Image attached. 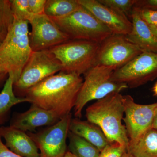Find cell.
Segmentation results:
<instances>
[{"mask_svg":"<svg viewBox=\"0 0 157 157\" xmlns=\"http://www.w3.org/2000/svg\"><path fill=\"white\" fill-rule=\"evenodd\" d=\"M134 7L138 9L157 10V0H137Z\"/></svg>","mask_w":157,"mask_h":157,"instance_id":"cell-28","label":"cell"},{"mask_svg":"<svg viewBox=\"0 0 157 157\" xmlns=\"http://www.w3.org/2000/svg\"><path fill=\"white\" fill-rule=\"evenodd\" d=\"M77 0H46L44 13L51 18L67 16L81 8Z\"/></svg>","mask_w":157,"mask_h":157,"instance_id":"cell-20","label":"cell"},{"mask_svg":"<svg viewBox=\"0 0 157 157\" xmlns=\"http://www.w3.org/2000/svg\"><path fill=\"white\" fill-rule=\"evenodd\" d=\"M124 114L123 96L120 93L98 100L86 110L87 121L98 126L110 143H119L127 150L130 140L122 124Z\"/></svg>","mask_w":157,"mask_h":157,"instance_id":"cell-2","label":"cell"},{"mask_svg":"<svg viewBox=\"0 0 157 157\" xmlns=\"http://www.w3.org/2000/svg\"><path fill=\"white\" fill-rule=\"evenodd\" d=\"M29 8L33 15L45 14L46 0H28Z\"/></svg>","mask_w":157,"mask_h":157,"instance_id":"cell-27","label":"cell"},{"mask_svg":"<svg viewBox=\"0 0 157 157\" xmlns=\"http://www.w3.org/2000/svg\"><path fill=\"white\" fill-rule=\"evenodd\" d=\"M100 44L85 40H69L49 49L61 64L62 71L84 75L96 66Z\"/></svg>","mask_w":157,"mask_h":157,"instance_id":"cell-5","label":"cell"},{"mask_svg":"<svg viewBox=\"0 0 157 157\" xmlns=\"http://www.w3.org/2000/svg\"><path fill=\"white\" fill-rule=\"evenodd\" d=\"M62 70L61 64L49 49L33 51L13 85L14 94L22 98L27 90Z\"/></svg>","mask_w":157,"mask_h":157,"instance_id":"cell-7","label":"cell"},{"mask_svg":"<svg viewBox=\"0 0 157 157\" xmlns=\"http://www.w3.org/2000/svg\"><path fill=\"white\" fill-rule=\"evenodd\" d=\"M29 22L32 28L29 37L33 51L49 49L70 40L45 14L33 15Z\"/></svg>","mask_w":157,"mask_h":157,"instance_id":"cell-12","label":"cell"},{"mask_svg":"<svg viewBox=\"0 0 157 157\" xmlns=\"http://www.w3.org/2000/svg\"><path fill=\"white\" fill-rule=\"evenodd\" d=\"M8 76V75L0 73V86L4 82H6Z\"/></svg>","mask_w":157,"mask_h":157,"instance_id":"cell-30","label":"cell"},{"mask_svg":"<svg viewBox=\"0 0 157 157\" xmlns=\"http://www.w3.org/2000/svg\"><path fill=\"white\" fill-rule=\"evenodd\" d=\"M82 7L115 35L127 36L132 30V21L124 14L104 6L98 0H77Z\"/></svg>","mask_w":157,"mask_h":157,"instance_id":"cell-13","label":"cell"},{"mask_svg":"<svg viewBox=\"0 0 157 157\" xmlns=\"http://www.w3.org/2000/svg\"><path fill=\"white\" fill-rule=\"evenodd\" d=\"M70 131L84 138L101 152L110 143L101 129L88 121L80 120L77 118L72 119Z\"/></svg>","mask_w":157,"mask_h":157,"instance_id":"cell-17","label":"cell"},{"mask_svg":"<svg viewBox=\"0 0 157 157\" xmlns=\"http://www.w3.org/2000/svg\"><path fill=\"white\" fill-rule=\"evenodd\" d=\"M127 153L124 147L119 143H110L101 152L98 157H124Z\"/></svg>","mask_w":157,"mask_h":157,"instance_id":"cell-25","label":"cell"},{"mask_svg":"<svg viewBox=\"0 0 157 157\" xmlns=\"http://www.w3.org/2000/svg\"><path fill=\"white\" fill-rule=\"evenodd\" d=\"M51 18L70 40H88L101 44L113 34L109 29L82 6L67 16Z\"/></svg>","mask_w":157,"mask_h":157,"instance_id":"cell-6","label":"cell"},{"mask_svg":"<svg viewBox=\"0 0 157 157\" xmlns=\"http://www.w3.org/2000/svg\"><path fill=\"white\" fill-rule=\"evenodd\" d=\"M71 113L58 122L38 132L28 135L40 150L39 157H62L67 152V139L72 120Z\"/></svg>","mask_w":157,"mask_h":157,"instance_id":"cell-9","label":"cell"},{"mask_svg":"<svg viewBox=\"0 0 157 157\" xmlns=\"http://www.w3.org/2000/svg\"><path fill=\"white\" fill-rule=\"evenodd\" d=\"M153 33L157 38V26L149 25Z\"/></svg>","mask_w":157,"mask_h":157,"instance_id":"cell-31","label":"cell"},{"mask_svg":"<svg viewBox=\"0 0 157 157\" xmlns=\"http://www.w3.org/2000/svg\"><path fill=\"white\" fill-rule=\"evenodd\" d=\"M62 157H77L74 155L72 153L70 152V151H67V152Z\"/></svg>","mask_w":157,"mask_h":157,"instance_id":"cell-33","label":"cell"},{"mask_svg":"<svg viewBox=\"0 0 157 157\" xmlns=\"http://www.w3.org/2000/svg\"><path fill=\"white\" fill-rule=\"evenodd\" d=\"M14 17L9 0H0V34L6 37Z\"/></svg>","mask_w":157,"mask_h":157,"instance_id":"cell-22","label":"cell"},{"mask_svg":"<svg viewBox=\"0 0 157 157\" xmlns=\"http://www.w3.org/2000/svg\"><path fill=\"white\" fill-rule=\"evenodd\" d=\"M130 17L132 18V30L125 36L126 39L143 51L157 53V38L135 7Z\"/></svg>","mask_w":157,"mask_h":157,"instance_id":"cell-16","label":"cell"},{"mask_svg":"<svg viewBox=\"0 0 157 157\" xmlns=\"http://www.w3.org/2000/svg\"><path fill=\"white\" fill-rule=\"evenodd\" d=\"M153 92L155 95L157 96V82L154 86L153 88Z\"/></svg>","mask_w":157,"mask_h":157,"instance_id":"cell-34","label":"cell"},{"mask_svg":"<svg viewBox=\"0 0 157 157\" xmlns=\"http://www.w3.org/2000/svg\"><path fill=\"white\" fill-rule=\"evenodd\" d=\"M143 51L123 35L112 34L100 44L96 65L114 68L123 67Z\"/></svg>","mask_w":157,"mask_h":157,"instance_id":"cell-10","label":"cell"},{"mask_svg":"<svg viewBox=\"0 0 157 157\" xmlns=\"http://www.w3.org/2000/svg\"><path fill=\"white\" fill-rule=\"evenodd\" d=\"M114 70L111 67L96 65L84 74L83 83L74 108L76 118L82 117V109L90 101H98L109 94L120 93L128 88L125 83L112 80Z\"/></svg>","mask_w":157,"mask_h":157,"instance_id":"cell-4","label":"cell"},{"mask_svg":"<svg viewBox=\"0 0 157 157\" xmlns=\"http://www.w3.org/2000/svg\"><path fill=\"white\" fill-rule=\"evenodd\" d=\"M157 77V53L144 51L123 67L114 70L111 79L135 88Z\"/></svg>","mask_w":157,"mask_h":157,"instance_id":"cell-8","label":"cell"},{"mask_svg":"<svg viewBox=\"0 0 157 157\" xmlns=\"http://www.w3.org/2000/svg\"><path fill=\"white\" fill-rule=\"evenodd\" d=\"M127 153L134 157H157V130L151 128L136 140H130Z\"/></svg>","mask_w":157,"mask_h":157,"instance_id":"cell-18","label":"cell"},{"mask_svg":"<svg viewBox=\"0 0 157 157\" xmlns=\"http://www.w3.org/2000/svg\"><path fill=\"white\" fill-rule=\"evenodd\" d=\"M0 136V157H22L14 153L3 143Z\"/></svg>","mask_w":157,"mask_h":157,"instance_id":"cell-29","label":"cell"},{"mask_svg":"<svg viewBox=\"0 0 157 157\" xmlns=\"http://www.w3.org/2000/svg\"><path fill=\"white\" fill-rule=\"evenodd\" d=\"M5 38V36H2V35H1L0 34V45H1V44H2V42L4 40V38Z\"/></svg>","mask_w":157,"mask_h":157,"instance_id":"cell-35","label":"cell"},{"mask_svg":"<svg viewBox=\"0 0 157 157\" xmlns=\"http://www.w3.org/2000/svg\"><path fill=\"white\" fill-rule=\"evenodd\" d=\"M128 157H134L132 156L131 155H129L128 154Z\"/></svg>","mask_w":157,"mask_h":157,"instance_id":"cell-37","label":"cell"},{"mask_svg":"<svg viewBox=\"0 0 157 157\" xmlns=\"http://www.w3.org/2000/svg\"><path fill=\"white\" fill-rule=\"evenodd\" d=\"M54 113L32 104L28 110L14 114L11 119L10 126L24 132H36L39 127L50 126L61 119Z\"/></svg>","mask_w":157,"mask_h":157,"instance_id":"cell-14","label":"cell"},{"mask_svg":"<svg viewBox=\"0 0 157 157\" xmlns=\"http://www.w3.org/2000/svg\"><path fill=\"white\" fill-rule=\"evenodd\" d=\"M104 6L113 9L127 17L131 16L137 0H98Z\"/></svg>","mask_w":157,"mask_h":157,"instance_id":"cell-23","label":"cell"},{"mask_svg":"<svg viewBox=\"0 0 157 157\" xmlns=\"http://www.w3.org/2000/svg\"><path fill=\"white\" fill-rule=\"evenodd\" d=\"M0 136L6 141V146L22 157H39V149L25 132L10 126L0 127Z\"/></svg>","mask_w":157,"mask_h":157,"instance_id":"cell-15","label":"cell"},{"mask_svg":"<svg viewBox=\"0 0 157 157\" xmlns=\"http://www.w3.org/2000/svg\"><path fill=\"white\" fill-rule=\"evenodd\" d=\"M10 2L14 18L29 21L33 15L30 11L28 0H11Z\"/></svg>","mask_w":157,"mask_h":157,"instance_id":"cell-24","label":"cell"},{"mask_svg":"<svg viewBox=\"0 0 157 157\" xmlns=\"http://www.w3.org/2000/svg\"><path fill=\"white\" fill-rule=\"evenodd\" d=\"M151 128L157 130V113L155 116Z\"/></svg>","mask_w":157,"mask_h":157,"instance_id":"cell-32","label":"cell"},{"mask_svg":"<svg viewBox=\"0 0 157 157\" xmlns=\"http://www.w3.org/2000/svg\"><path fill=\"white\" fill-rule=\"evenodd\" d=\"M29 21L14 18L0 45V73L18 80L33 50L29 42Z\"/></svg>","mask_w":157,"mask_h":157,"instance_id":"cell-3","label":"cell"},{"mask_svg":"<svg viewBox=\"0 0 157 157\" xmlns=\"http://www.w3.org/2000/svg\"><path fill=\"white\" fill-rule=\"evenodd\" d=\"M136 9L139 11L141 18L149 25L157 26V10Z\"/></svg>","mask_w":157,"mask_h":157,"instance_id":"cell-26","label":"cell"},{"mask_svg":"<svg viewBox=\"0 0 157 157\" xmlns=\"http://www.w3.org/2000/svg\"><path fill=\"white\" fill-rule=\"evenodd\" d=\"M124 157H128V153H127L124 156Z\"/></svg>","mask_w":157,"mask_h":157,"instance_id":"cell-36","label":"cell"},{"mask_svg":"<svg viewBox=\"0 0 157 157\" xmlns=\"http://www.w3.org/2000/svg\"><path fill=\"white\" fill-rule=\"evenodd\" d=\"M123 121L130 140H136L151 128L157 113V102L149 104L136 103L132 96H123Z\"/></svg>","mask_w":157,"mask_h":157,"instance_id":"cell-11","label":"cell"},{"mask_svg":"<svg viewBox=\"0 0 157 157\" xmlns=\"http://www.w3.org/2000/svg\"><path fill=\"white\" fill-rule=\"evenodd\" d=\"M83 82L81 76L61 71L27 90L22 98L62 118L75 107Z\"/></svg>","mask_w":157,"mask_h":157,"instance_id":"cell-1","label":"cell"},{"mask_svg":"<svg viewBox=\"0 0 157 157\" xmlns=\"http://www.w3.org/2000/svg\"><path fill=\"white\" fill-rule=\"evenodd\" d=\"M13 85V78L11 76H8L0 93V127L2 126L9 120L11 109L13 106L24 102H29L25 97L21 98L15 95Z\"/></svg>","mask_w":157,"mask_h":157,"instance_id":"cell-19","label":"cell"},{"mask_svg":"<svg viewBox=\"0 0 157 157\" xmlns=\"http://www.w3.org/2000/svg\"><path fill=\"white\" fill-rule=\"evenodd\" d=\"M69 151L77 157H98L101 151L84 138L70 131L68 133Z\"/></svg>","mask_w":157,"mask_h":157,"instance_id":"cell-21","label":"cell"}]
</instances>
